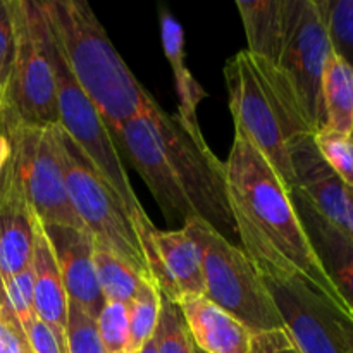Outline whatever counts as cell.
<instances>
[{
  "mask_svg": "<svg viewBox=\"0 0 353 353\" xmlns=\"http://www.w3.org/2000/svg\"><path fill=\"white\" fill-rule=\"evenodd\" d=\"M224 174L238 240L261 274L303 279L353 326L350 307L314 252L290 188L268 159L238 133L224 162Z\"/></svg>",
  "mask_w": 353,
  "mask_h": 353,
  "instance_id": "6da1fadb",
  "label": "cell"
},
{
  "mask_svg": "<svg viewBox=\"0 0 353 353\" xmlns=\"http://www.w3.org/2000/svg\"><path fill=\"white\" fill-rule=\"evenodd\" d=\"M109 133L119 155L131 162L165 217H199L226 238H238L224 162L157 100H152L143 114Z\"/></svg>",
  "mask_w": 353,
  "mask_h": 353,
  "instance_id": "7a4b0ae2",
  "label": "cell"
},
{
  "mask_svg": "<svg viewBox=\"0 0 353 353\" xmlns=\"http://www.w3.org/2000/svg\"><path fill=\"white\" fill-rule=\"evenodd\" d=\"M48 28L72 78L114 131L150 105L154 97L114 48L85 0H41Z\"/></svg>",
  "mask_w": 353,
  "mask_h": 353,
  "instance_id": "3957f363",
  "label": "cell"
},
{
  "mask_svg": "<svg viewBox=\"0 0 353 353\" xmlns=\"http://www.w3.org/2000/svg\"><path fill=\"white\" fill-rule=\"evenodd\" d=\"M234 133L247 138L274 168L290 190L295 172L290 143L302 134H314L292 86L278 65L240 50L224 65Z\"/></svg>",
  "mask_w": 353,
  "mask_h": 353,
  "instance_id": "277c9868",
  "label": "cell"
},
{
  "mask_svg": "<svg viewBox=\"0 0 353 353\" xmlns=\"http://www.w3.org/2000/svg\"><path fill=\"white\" fill-rule=\"evenodd\" d=\"M183 230L199 248L205 299L231 314L252 333L285 331L264 276L243 248L199 217L185 221Z\"/></svg>",
  "mask_w": 353,
  "mask_h": 353,
  "instance_id": "5b68a950",
  "label": "cell"
},
{
  "mask_svg": "<svg viewBox=\"0 0 353 353\" xmlns=\"http://www.w3.org/2000/svg\"><path fill=\"white\" fill-rule=\"evenodd\" d=\"M16 55L0 109L2 126H59L50 28L41 0H12Z\"/></svg>",
  "mask_w": 353,
  "mask_h": 353,
  "instance_id": "8992f818",
  "label": "cell"
},
{
  "mask_svg": "<svg viewBox=\"0 0 353 353\" xmlns=\"http://www.w3.org/2000/svg\"><path fill=\"white\" fill-rule=\"evenodd\" d=\"M50 55L55 71L59 102V126L72 138L76 145L93 162L107 185L119 199L124 212L130 217L140 245L148 243L154 236L155 226L138 200L130 176L124 169L116 143L107 130L105 121L99 114L92 100L85 95L76 79L72 78L68 64L50 33ZM143 250V247H141Z\"/></svg>",
  "mask_w": 353,
  "mask_h": 353,
  "instance_id": "52a82bcc",
  "label": "cell"
},
{
  "mask_svg": "<svg viewBox=\"0 0 353 353\" xmlns=\"http://www.w3.org/2000/svg\"><path fill=\"white\" fill-rule=\"evenodd\" d=\"M54 137L69 200L93 241L126 259L141 274L152 278L140 240L116 193L61 126H54Z\"/></svg>",
  "mask_w": 353,
  "mask_h": 353,
  "instance_id": "ba28073f",
  "label": "cell"
},
{
  "mask_svg": "<svg viewBox=\"0 0 353 353\" xmlns=\"http://www.w3.org/2000/svg\"><path fill=\"white\" fill-rule=\"evenodd\" d=\"M0 133L10 145L7 164L16 172L28 205L41 224L86 230L69 200L54 126L33 128L16 124L2 126Z\"/></svg>",
  "mask_w": 353,
  "mask_h": 353,
  "instance_id": "9c48e42d",
  "label": "cell"
},
{
  "mask_svg": "<svg viewBox=\"0 0 353 353\" xmlns=\"http://www.w3.org/2000/svg\"><path fill=\"white\" fill-rule=\"evenodd\" d=\"M330 55V38L317 0H288V28L278 68L314 134L324 128L321 86Z\"/></svg>",
  "mask_w": 353,
  "mask_h": 353,
  "instance_id": "30bf717a",
  "label": "cell"
},
{
  "mask_svg": "<svg viewBox=\"0 0 353 353\" xmlns=\"http://www.w3.org/2000/svg\"><path fill=\"white\" fill-rule=\"evenodd\" d=\"M285 333L299 353H350L347 321L296 276H264Z\"/></svg>",
  "mask_w": 353,
  "mask_h": 353,
  "instance_id": "8fae6325",
  "label": "cell"
},
{
  "mask_svg": "<svg viewBox=\"0 0 353 353\" xmlns=\"http://www.w3.org/2000/svg\"><path fill=\"white\" fill-rule=\"evenodd\" d=\"M295 188L321 217L353 241V186L326 164L314 143V134H302L290 143Z\"/></svg>",
  "mask_w": 353,
  "mask_h": 353,
  "instance_id": "7c38bea8",
  "label": "cell"
},
{
  "mask_svg": "<svg viewBox=\"0 0 353 353\" xmlns=\"http://www.w3.org/2000/svg\"><path fill=\"white\" fill-rule=\"evenodd\" d=\"M52 245L68 300L97 319L105 305L93 264V236L86 230L48 224L45 226Z\"/></svg>",
  "mask_w": 353,
  "mask_h": 353,
  "instance_id": "4fadbf2b",
  "label": "cell"
},
{
  "mask_svg": "<svg viewBox=\"0 0 353 353\" xmlns=\"http://www.w3.org/2000/svg\"><path fill=\"white\" fill-rule=\"evenodd\" d=\"M33 210L9 164L0 176V283L31 268Z\"/></svg>",
  "mask_w": 353,
  "mask_h": 353,
  "instance_id": "5bb4252c",
  "label": "cell"
},
{
  "mask_svg": "<svg viewBox=\"0 0 353 353\" xmlns=\"http://www.w3.org/2000/svg\"><path fill=\"white\" fill-rule=\"evenodd\" d=\"M290 196L324 271L353 314V241L321 217L299 188Z\"/></svg>",
  "mask_w": 353,
  "mask_h": 353,
  "instance_id": "9a60e30c",
  "label": "cell"
},
{
  "mask_svg": "<svg viewBox=\"0 0 353 353\" xmlns=\"http://www.w3.org/2000/svg\"><path fill=\"white\" fill-rule=\"evenodd\" d=\"M33 300L34 312L41 323L47 324L61 345L68 348V293L62 281L61 269L48 241L41 221L33 214Z\"/></svg>",
  "mask_w": 353,
  "mask_h": 353,
  "instance_id": "2e32d148",
  "label": "cell"
},
{
  "mask_svg": "<svg viewBox=\"0 0 353 353\" xmlns=\"http://www.w3.org/2000/svg\"><path fill=\"white\" fill-rule=\"evenodd\" d=\"M190 336L203 353H247L252 333L231 314L203 295L183 296L178 302Z\"/></svg>",
  "mask_w": 353,
  "mask_h": 353,
  "instance_id": "e0dca14e",
  "label": "cell"
},
{
  "mask_svg": "<svg viewBox=\"0 0 353 353\" xmlns=\"http://www.w3.org/2000/svg\"><path fill=\"white\" fill-rule=\"evenodd\" d=\"M154 247L164 272V288L161 295L178 303L183 296L203 295L202 262L195 241L186 231L155 230Z\"/></svg>",
  "mask_w": 353,
  "mask_h": 353,
  "instance_id": "ac0fdd59",
  "label": "cell"
},
{
  "mask_svg": "<svg viewBox=\"0 0 353 353\" xmlns=\"http://www.w3.org/2000/svg\"><path fill=\"white\" fill-rule=\"evenodd\" d=\"M161 38L164 54L174 72L176 95H178V114L179 123L188 130L196 140H205L199 124V103L207 97L205 90L199 85L195 76L190 72L185 62V33L183 26L176 17L168 10L161 12Z\"/></svg>",
  "mask_w": 353,
  "mask_h": 353,
  "instance_id": "d6986e66",
  "label": "cell"
},
{
  "mask_svg": "<svg viewBox=\"0 0 353 353\" xmlns=\"http://www.w3.org/2000/svg\"><path fill=\"white\" fill-rule=\"evenodd\" d=\"M236 7L247 33V52L278 65L288 28V0H240Z\"/></svg>",
  "mask_w": 353,
  "mask_h": 353,
  "instance_id": "ffe728a7",
  "label": "cell"
},
{
  "mask_svg": "<svg viewBox=\"0 0 353 353\" xmlns=\"http://www.w3.org/2000/svg\"><path fill=\"white\" fill-rule=\"evenodd\" d=\"M324 128L350 134L353 130V68L331 52L321 86Z\"/></svg>",
  "mask_w": 353,
  "mask_h": 353,
  "instance_id": "44dd1931",
  "label": "cell"
},
{
  "mask_svg": "<svg viewBox=\"0 0 353 353\" xmlns=\"http://www.w3.org/2000/svg\"><path fill=\"white\" fill-rule=\"evenodd\" d=\"M93 264L105 302H119L128 305L140 290L141 281L148 278L126 259L119 257L95 241H93Z\"/></svg>",
  "mask_w": 353,
  "mask_h": 353,
  "instance_id": "7402d4cb",
  "label": "cell"
},
{
  "mask_svg": "<svg viewBox=\"0 0 353 353\" xmlns=\"http://www.w3.org/2000/svg\"><path fill=\"white\" fill-rule=\"evenodd\" d=\"M161 305L162 295L157 283L150 278H145L134 299L128 303L131 353H138L145 347V343L154 338L161 316Z\"/></svg>",
  "mask_w": 353,
  "mask_h": 353,
  "instance_id": "603a6c76",
  "label": "cell"
},
{
  "mask_svg": "<svg viewBox=\"0 0 353 353\" xmlns=\"http://www.w3.org/2000/svg\"><path fill=\"white\" fill-rule=\"evenodd\" d=\"M331 52L353 68V0H317Z\"/></svg>",
  "mask_w": 353,
  "mask_h": 353,
  "instance_id": "cb8c5ba5",
  "label": "cell"
},
{
  "mask_svg": "<svg viewBox=\"0 0 353 353\" xmlns=\"http://www.w3.org/2000/svg\"><path fill=\"white\" fill-rule=\"evenodd\" d=\"M154 341L159 353H196V347L190 336L181 309L178 303L164 296H162L161 316H159Z\"/></svg>",
  "mask_w": 353,
  "mask_h": 353,
  "instance_id": "d4e9b609",
  "label": "cell"
},
{
  "mask_svg": "<svg viewBox=\"0 0 353 353\" xmlns=\"http://www.w3.org/2000/svg\"><path fill=\"white\" fill-rule=\"evenodd\" d=\"M97 327L105 353H131L130 319L128 305L119 302H105L97 317Z\"/></svg>",
  "mask_w": 353,
  "mask_h": 353,
  "instance_id": "484cf974",
  "label": "cell"
},
{
  "mask_svg": "<svg viewBox=\"0 0 353 353\" xmlns=\"http://www.w3.org/2000/svg\"><path fill=\"white\" fill-rule=\"evenodd\" d=\"M314 143L326 164L347 185L353 186V138L350 134L321 130L314 134Z\"/></svg>",
  "mask_w": 353,
  "mask_h": 353,
  "instance_id": "4316f807",
  "label": "cell"
},
{
  "mask_svg": "<svg viewBox=\"0 0 353 353\" xmlns=\"http://www.w3.org/2000/svg\"><path fill=\"white\" fill-rule=\"evenodd\" d=\"M68 353H105L99 336L97 319L69 302L68 305Z\"/></svg>",
  "mask_w": 353,
  "mask_h": 353,
  "instance_id": "83f0119b",
  "label": "cell"
},
{
  "mask_svg": "<svg viewBox=\"0 0 353 353\" xmlns=\"http://www.w3.org/2000/svg\"><path fill=\"white\" fill-rule=\"evenodd\" d=\"M2 290L7 303L14 310L23 327L30 326L34 319H38L37 312H34L33 272H31V268L16 274L9 281L2 283Z\"/></svg>",
  "mask_w": 353,
  "mask_h": 353,
  "instance_id": "f1b7e54d",
  "label": "cell"
},
{
  "mask_svg": "<svg viewBox=\"0 0 353 353\" xmlns=\"http://www.w3.org/2000/svg\"><path fill=\"white\" fill-rule=\"evenodd\" d=\"M16 55L12 0H0V92H6Z\"/></svg>",
  "mask_w": 353,
  "mask_h": 353,
  "instance_id": "f546056e",
  "label": "cell"
},
{
  "mask_svg": "<svg viewBox=\"0 0 353 353\" xmlns=\"http://www.w3.org/2000/svg\"><path fill=\"white\" fill-rule=\"evenodd\" d=\"M0 353H33L26 331L7 300L0 303Z\"/></svg>",
  "mask_w": 353,
  "mask_h": 353,
  "instance_id": "4dcf8cb0",
  "label": "cell"
},
{
  "mask_svg": "<svg viewBox=\"0 0 353 353\" xmlns=\"http://www.w3.org/2000/svg\"><path fill=\"white\" fill-rule=\"evenodd\" d=\"M24 331H26L33 353H68V348L62 347L54 331L40 319H34L30 326L24 327Z\"/></svg>",
  "mask_w": 353,
  "mask_h": 353,
  "instance_id": "1f68e13d",
  "label": "cell"
},
{
  "mask_svg": "<svg viewBox=\"0 0 353 353\" xmlns=\"http://www.w3.org/2000/svg\"><path fill=\"white\" fill-rule=\"evenodd\" d=\"M265 350L268 353H299L295 345L288 338L285 331H271V333H262Z\"/></svg>",
  "mask_w": 353,
  "mask_h": 353,
  "instance_id": "d6a6232c",
  "label": "cell"
},
{
  "mask_svg": "<svg viewBox=\"0 0 353 353\" xmlns=\"http://www.w3.org/2000/svg\"><path fill=\"white\" fill-rule=\"evenodd\" d=\"M247 353H268V350H265L264 340H262V333H254L250 348H248Z\"/></svg>",
  "mask_w": 353,
  "mask_h": 353,
  "instance_id": "836d02e7",
  "label": "cell"
},
{
  "mask_svg": "<svg viewBox=\"0 0 353 353\" xmlns=\"http://www.w3.org/2000/svg\"><path fill=\"white\" fill-rule=\"evenodd\" d=\"M345 336H347L348 348H350V353H353V326L348 323H345Z\"/></svg>",
  "mask_w": 353,
  "mask_h": 353,
  "instance_id": "e575fe53",
  "label": "cell"
},
{
  "mask_svg": "<svg viewBox=\"0 0 353 353\" xmlns=\"http://www.w3.org/2000/svg\"><path fill=\"white\" fill-rule=\"evenodd\" d=\"M138 353H159V352H157V347H155L154 338H152V340L148 341V343H145V347L141 348V350L138 352Z\"/></svg>",
  "mask_w": 353,
  "mask_h": 353,
  "instance_id": "d590c367",
  "label": "cell"
},
{
  "mask_svg": "<svg viewBox=\"0 0 353 353\" xmlns=\"http://www.w3.org/2000/svg\"><path fill=\"white\" fill-rule=\"evenodd\" d=\"M6 300V295H3V290H2V283H0V303Z\"/></svg>",
  "mask_w": 353,
  "mask_h": 353,
  "instance_id": "8d00e7d4",
  "label": "cell"
},
{
  "mask_svg": "<svg viewBox=\"0 0 353 353\" xmlns=\"http://www.w3.org/2000/svg\"><path fill=\"white\" fill-rule=\"evenodd\" d=\"M2 100H3V95H2V92H0V109H2Z\"/></svg>",
  "mask_w": 353,
  "mask_h": 353,
  "instance_id": "74e56055",
  "label": "cell"
},
{
  "mask_svg": "<svg viewBox=\"0 0 353 353\" xmlns=\"http://www.w3.org/2000/svg\"><path fill=\"white\" fill-rule=\"evenodd\" d=\"M196 353H203L202 350H199V348H196Z\"/></svg>",
  "mask_w": 353,
  "mask_h": 353,
  "instance_id": "f35d334b",
  "label": "cell"
},
{
  "mask_svg": "<svg viewBox=\"0 0 353 353\" xmlns=\"http://www.w3.org/2000/svg\"><path fill=\"white\" fill-rule=\"evenodd\" d=\"M350 137H352V138H353V130H352V133H350Z\"/></svg>",
  "mask_w": 353,
  "mask_h": 353,
  "instance_id": "ab89813d",
  "label": "cell"
}]
</instances>
